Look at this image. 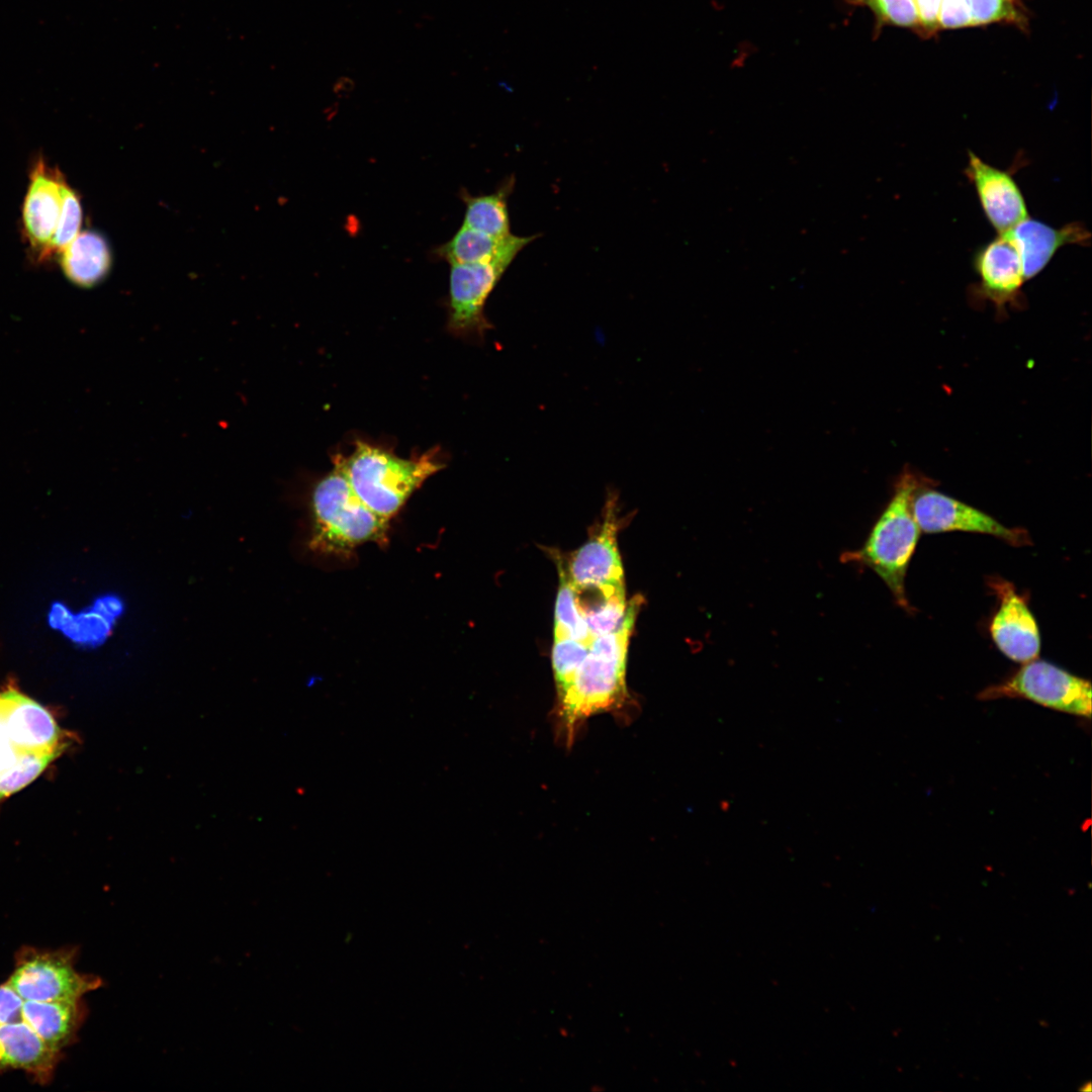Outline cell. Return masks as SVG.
Returning <instances> with one entry per match:
<instances>
[{
	"label": "cell",
	"mask_w": 1092,
	"mask_h": 1092,
	"mask_svg": "<svg viewBox=\"0 0 1092 1092\" xmlns=\"http://www.w3.org/2000/svg\"><path fill=\"white\" fill-rule=\"evenodd\" d=\"M642 604L640 595L633 597L618 628L593 640L570 685L556 697L555 735L566 748L573 745L590 717L607 713L626 722L636 713L626 685V665L630 636Z\"/></svg>",
	"instance_id": "6da1fadb"
},
{
	"label": "cell",
	"mask_w": 1092,
	"mask_h": 1092,
	"mask_svg": "<svg viewBox=\"0 0 1092 1092\" xmlns=\"http://www.w3.org/2000/svg\"><path fill=\"white\" fill-rule=\"evenodd\" d=\"M313 485L309 496L307 547L320 554L347 555L355 548L388 541V520L371 511L354 492L341 466Z\"/></svg>",
	"instance_id": "7a4b0ae2"
},
{
	"label": "cell",
	"mask_w": 1092,
	"mask_h": 1092,
	"mask_svg": "<svg viewBox=\"0 0 1092 1092\" xmlns=\"http://www.w3.org/2000/svg\"><path fill=\"white\" fill-rule=\"evenodd\" d=\"M357 496L385 520L393 518L411 495L444 467L437 453L401 458L380 446L356 441L353 452L333 457Z\"/></svg>",
	"instance_id": "3957f363"
},
{
	"label": "cell",
	"mask_w": 1092,
	"mask_h": 1092,
	"mask_svg": "<svg viewBox=\"0 0 1092 1092\" xmlns=\"http://www.w3.org/2000/svg\"><path fill=\"white\" fill-rule=\"evenodd\" d=\"M919 486L917 477L904 470L863 545L840 557L844 563L872 569L886 583L896 603L908 612L912 607L906 596L905 577L921 532L912 513V499Z\"/></svg>",
	"instance_id": "277c9868"
},
{
	"label": "cell",
	"mask_w": 1092,
	"mask_h": 1092,
	"mask_svg": "<svg viewBox=\"0 0 1092 1092\" xmlns=\"http://www.w3.org/2000/svg\"><path fill=\"white\" fill-rule=\"evenodd\" d=\"M978 698L984 701L1002 698L1025 699L1087 719L1091 718L1092 712V689L1089 680L1036 658L1025 662L1006 680L983 690Z\"/></svg>",
	"instance_id": "5b68a950"
},
{
	"label": "cell",
	"mask_w": 1092,
	"mask_h": 1092,
	"mask_svg": "<svg viewBox=\"0 0 1092 1092\" xmlns=\"http://www.w3.org/2000/svg\"><path fill=\"white\" fill-rule=\"evenodd\" d=\"M73 947L57 950L22 947L8 982L23 1000L54 1001L82 999L102 985L100 978L75 969Z\"/></svg>",
	"instance_id": "8992f818"
},
{
	"label": "cell",
	"mask_w": 1092,
	"mask_h": 1092,
	"mask_svg": "<svg viewBox=\"0 0 1092 1092\" xmlns=\"http://www.w3.org/2000/svg\"><path fill=\"white\" fill-rule=\"evenodd\" d=\"M511 264L493 261L450 265L448 328L453 334L482 338L491 328L484 313L485 304Z\"/></svg>",
	"instance_id": "52a82bcc"
},
{
	"label": "cell",
	"mask_w": 1092,
	"mask_h": 1092,
	"mask_svg": "<svg viewBox=\"0 0 1092 1092\" xmlns=\"http://www.w3.org/2000/svg\"><path fill=\"white\" fill-rule=\"evenodd\" d=\"M912 513L924 533L966 531L992 535L1014 546L1030 542L1025 530L1007 528L984 512L933 489L915 492Z\"/></svg>",
	"instance_id": "ba28073f"
},
{
	"label": "cell",
	"mask_w": 1092,
	"mask_h": 1092,
	"mask_svg": "<svg viewBox=\"0 0 1092 1092\" xmlns=\"http://www.w3.org/2000/svg\"><path fill=\"white\" fill-rule=\"evenodd\" d=\"M617 498L615 494H610L597 532L571 554L566 567L564 566L574 586L624 584V571L617 546Z\"/></svg>",
	"instance_id": "9c48e42d"
},
{
	"label": "cell",
	"mask_w": 1092,
	"mask_h": 1092,
	"mask_svg": "<svg viewBox=\"0 0 1092 1092\" xmlns=\"http://www.w3.org/2000/svg\"><path fill=\"white\" fill-rule=\"evenodd\" d=\"M64 175L38 158L30 171L29 184L22 206L25 239L38 260L53 256L52 243L58 226Z\"/></svg>",
	"instance_id": "30bf717a"
},
{
	"label": "cell",
	"mask_w": 1092,
	"mask_h": 1092,
	"mask_svg": "<svg viewBox=\"0 0 1092 1092\" xmlns=\"http://www.w3.org/2000/svg\"><path fill=\"white\" fill-rule=\"evenodd\" d=\"M964 173L973 185L981 208L998 234H1003L1028 215L1023 193L1010 170H1002L968 151Z\"/></svg>",
	"instance_id": "8fae6325"
},
{
	"label": "cell",
	"mask_w": 1092,
	"mask_h": 1092,
	"mask_svg": "<svg viewBox=\"0 0 1092 1092\" xmlns=\"http://www.w3.org/2000/svg\"><path fill=\"white\" fill-rule=\"evenodd\" d=\"M989 584L1000 601L990 624V634L997 648L1015 662L1025 663L1037 658L1040 635L1026 602L1009 581L994 578Z\"/></svg>",
	"instance_id": "7c38bea8"
},
{
	"label": "cell",
	"mask_w": 1092,
	"mask_h": 1092,
	"mask_svg": "<svg viewBox=\"0 0 1092 1092\" xmlns=\"http://www.w3.org/2000/svg\"><path fill=\"white\" fill-rule=\"evenodd\" d=\"M1 724L10 741L29 752H63L67 742L52 714L39 703L8 689L0 693Z\"/></svg>",
	"instance_id": "4fadbf2b"
},
{
	"label": "cell",
	"mask_w": 1092,
	"mask_h": 1092,
	"mask_svg": "<svg viewBox=\"0 0 1092 1092\" xmlns=\"http://www.w3.org/2000/svg\"><path fill=\"white\" fill-rule=\"evenodd\" d=\"M973 266L979 277L978 292L997 307L1018 298L1026 280L1019 251L1006 233L979 247Z\"/></svg>",
	"instance_id": "5bb4252c"
},
{
	"label": "cell",
	"mask_w": 1092,
	"mask_h": 1092,
	"mask_svg": "<svg viewBox=\"0 0 1092 1092\" xmlns=\"http://www.w3.org/2000/svg\"><path fill=\"white\" fill-rule=\"evenodd\" d=\"M1005 233L1019 251L1025 280L1038 275L1061 248L1088 246L1091 240L1089 231L1079 221L1055 228L1029 216Z\"/></svg>",
	"instance_id": "9a60e30c"
},
{
	"label": "cell",
	"mask_w": 1092,
	"mask_h": 1092,
	"mask_svg": "<svg viewBox=\"0 0 1092 1092\" xmlns=\"http://www.w3.org/2000/svg\"><path fill=\"white\" fill-rule=\"evenodd\" d=\"M61 1059L24 1021L0 1024V1071L21 1070L40 1084L48 1083Z\"/></svg>",
	"instance_id": "2e32d148"
},
{
	"label": "cell",
	"mask_w": 1092,
	"mask_h": 1092,
	"mask_svg": "<svg viewBox=\"0 0 1092 1092\" xmlns=\"http://www.w3.org/2000/svg\"><path fill=\"white\" fill-rule=\"evenodd\" d=\"M536 238V236L522 237L512 234L507 238L498 239L461 225L453 237L438 246L434 253L437 258L445 260L450 265L493 261L513 263L517 255Z\"/></svg>",
	"instance_id": "e0dca14e"
},
{
	"label": "cell",
	"mask_w": 1092,
	"mask_h": 1092,
	"mask_svg": "<svg viewBox=\"0 0 1092 1092\" xmlns=\"http://www.w3.org/2000/svg\"><path fill=\"white\" fill-rule=\"evenodd\" d=\"M87 1010L81 999L30 1001L22 1004V1019L50 1046L61 1051L73 1043Z\"/></svg>",
	"instance_id": "ac0fdd59"
},
{
	"label": "cell",
	"mask_w": 1092,
	"mask_h": 1092,
	"mask_svg": "<svg viewBox=\"0 0 1092 1092\" xmlns=\"http://www.w3.org/2000/svg\"><path fill=\"white\" fill-rule=\"evenodd\" d=\"M59 256L66 277L83 288L100 283L108 274L111 265L105 240L91 231L79 233Z\"/></svg>",
	"instance_id": "d6986e66"
},
{
	"label": "cell",
	"mask_w": 1092,
	"mask_h": 1092,
	"mask_svg": "<svg viewBox=\"0 0 1092 1092\" xmlns=\"http://www.w3.org/2000/svg\"><path fill=\"white\" fill-rule=\"evenodd\" d=\"M515 187V178L505 179L492 193L471 195L462 190L460 198L465 204L462 225L493 238H507L513 233L508 208V198Z\"/></svg>",
	"instance_id": "ffe728a7"
},
{
	"label": "cell",
	"mask_w": 1092,
	"mask_h": 1092,
	"mask_svg": "<svg viewBox=\"0 0 1092 1092\" xmlns=\"http://www.w3.org/2000/svg\"><path fill=\"white\" fill-rule=\"evenodd\" d=\"M553 558L559 572V588L555 605L554 639H573L590 646L595 639L576 604L575 588L570 581L558 552Z\"/></svg>",
	"instance_id": "44dd1931"
},
{
	"label": "cell",
	"mask_w": 1092,
	"mask_h": 1092,
	"mask_svg": "<svg viewBox=\"0 0 1092 1092\" xmlns=\"http://www.w3.org/2000/svg\"><path fill=\"white\" fill-rule=\"evenodd\" d=\"M61 753L21 751L16 762L0 772V801L29 785Z\"/></svg>",
	"instance_id": "7402d4cb"
},
{
	"label": "cell",
	"mask_w": 1092,
	"mask_h": 1092,
	"mask_svg": "<svg viewBox=\"0 0 1092 1092\" xmlns=\"http://www.w3.org/2000/svg\"><path fill=\"white\" fill-rule=\"evenodd\" d=\"M589 647L573 639H554L552 668L556 697L561 695L570 685L575 671L587 655Z\"/></svg>",
	"instance_id": "603a6c76"
},
{
	"label": "cell",
	"mask_w": 1092,
	"mask_h": 1092,
	"mask_svg": "<svg viewBox=\"0 0 1092 1092\" xmlns=\"http://www.w3.org/2000/svg\"><path fill=\"white\" fill-rule=\"evenodd\" d=\"M62 207L58 226L52 243V253L60 254L80 233L82 207L78 194L65 176L61 184Z\"/></svg>",
	"instance_id": "cb8c5ba5"
},
{
	"label": "cell",
	"mask_w": 1092,
	"mask_h": 1092,
	"mask_svg": "<svg viewBox=\"0 0 1092 1092\" xmlns=\"http://www.w3.org/2000/svg\"><path fill=\"white\" fill-rule=\"evenodd\" d=\"M856 5L870 8L882 24L904 27L919 25L914 0H850Z\"/></svg>",
	"instance_id": "d4e9b609"
},
{
	"label": "cell",
	"mask_w": 1092,
	"mask_h": 1092,
	"mask_svg": "<svg viewBox=\"0 0 1092 1092\" xmlns=\"http://www.w3.org/2000/svg\"><path fill=\"white\" fill-rule=\"evenodd\" d=\"M973 24H987L994 21L1019 23L1021 16L1011 0H967Z\"/></svg>",
	"instance_id": "484cf974"
},
{
	"label": "cell",
	"mask_w": 1092,
	"mask_h": 1092,
	"mask_svg": "<svg viewBox=\"0 0 1092 1092\" xmlns=\"http://www.w3.org/2000/svg\"><path fill=\"white\" fill-rule=\"evenodd\" d=\"M103 614L97 608L96 612L71 616L69 622L62 629L64 633L77 642H91L98 640L106 631V621Z\"/></svg>",
	"instance_id": "4316f807"
},
{
	"label": "cell",
	"mask_w": 1092,
	"mask_h": 1092,
	"mask_svg": "<svg viewBox=\"0 0 1092 1092\" xmlns=\"http://www.w3.org/2000/svg\"><path fill=\"white\" fill-rule=\"evenodd\" d=\"M973 24L967 0H941L938 12V26L958 28Z\"/></svg>",
	"instance_id": "83f0119b"
},
{
	"label": "cell",
	"mask_w": 1092,
	"mask_h": 1092,
	"mask_svg": "<svg viewBox=\"0 0 1092 1092\" xmlns=\"http://www.w3.org/2000/svg\"><path fill=\"white\" fill-rule=\"evenodd\" d=\"M23 999L8 981L0 985V1024L23 1021Z\"/></svg>",
	"instance_id": "f1b7e54d"
},
{
	"label": "cell",
	"mask_w": 1092,
	"mask_h": 1092,
	"mask_svg": "<svg viewBox=\"0 0 1092 1092\" xmlns=\"http://www.w3.org/2000/svg\"><path fill=\"white\" fill-rule=\"evenodd\" d=\"M914 2L918 13L919 25L928 32L935 31L939 27L938 12L941 0H914Z\"/></svg>",
	"instance_id": "f546056e"
},
{
	"label": "cell",
	"mask_w": 1092,
	"mask_h": 1092,
	"mask_svg": "<svg viewBox=\"0 0 1092 1092\" xmlns=\"http://www.w3.org/2000/svg\"><path fill=\"white\" fill-rule=\"evenodd\" d=\"M20 753L8 738L0 721V772L14 764Z\"/></svg>",
	"instance_id": "4dcf8cb0"
},
{
	"label": "cell",
	"mask_w": 1092,
	"mask_h": 1092,
	"mask_svg": "<svg viewBox=\"0 0 1092 1092\" xmlns=\"http://www.w3.org/2000/svg\"><path fill=\"white\" fill-rule=\"evenodd\" d=\"M72 614L62 604H55L49 614V623L52 627L57 629H63L69 622Z\"/></svg>",
	"instance_id": "1f68e13d"
},
{
	"label": "cell",
	"mask_w": 1092,
	"mask_h": 1092,
	"mask_svg": "<svg viewBox=\"0 0 1092 1092\" xmlns=\"http://www.w3.org/2000/svg\"><path fill=\"white\" fill-rule=\"evenodd\" d=\"M0 721H1V715H0Z\"/></svg>",
	"instance_id": "d6a6232c"
}]
</instances>
